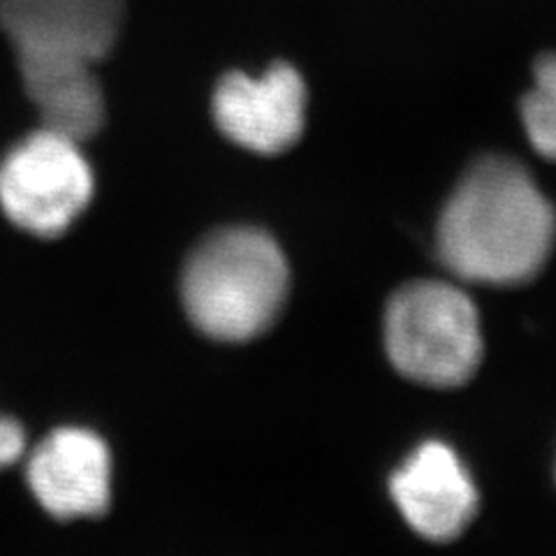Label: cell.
<instances>
[{
	"mask_svg": "<svg viewBox=\"0 0 556 556\" xmlns=\"http://www.w3.org/2000/svg\"><path fill=\"white\" fill-rule=\"evenodd\" d=\"M556 212L531 174L503 155L478 161L447 200L437 247L462 281L519 286L545 267Z\"/></svg>",
	"mask_w": 556,
	"mask_h": 556,
	"instance_id": "6da1fadb",
	"label": "cell"
},
{
	"mask_svg": "<svg viewBox=\"0 0 556 556\" xmlns=\"http://www.w3.org/2000/svg\"><path fill=\"white\" fill-rule=\"evenodd\" d=\"M278 243L255 228H230L202 241L181 278V300L202 334L241 343L265 334L288 298Z\"/></svg>",
	"mask_w": 556,
	"mask_h": 556,
	"instance_id": "7a4b0ae2",
	"label": "cell"
},
{
	"mask_svg": "<svg viewBox=\"0 0 556 556\" xmlns=\"http://www.w3.org/2000/svg\"><path fill=\"white\" fill-rule=\"evenodd\" d=\"M386 343L399 374L431 388H459L482 359L478 308L452 283H410L388 306Z\"/></svg>",
	"mask_w": 556,
	"mask_h": 556,
	"instance_id": "3957f363",
	"label": "cell"
},
{
	"mask_svg": "<svg viewBox=\"0 0 556 556\" xmlns=\"http://www.w3.org/2000/svg\"><path fill=\"white\" fill-rule=\"evenodd\" d=\"M96 193L81 142L40 128L0 163V208L16 228L56 239L73 228Z\"/></svg>",
	"mask_w": 556,
	"mask_h": 556,
	"instance_id": "277c9868",
	"label": "cell"
},
{
	"mask_svg": "<svg viewBox=\"0 0 556 556\" xmlns=\"http://www.w3.org/2000/svg\"><path fill=\"white\" fill-rule=\"evenodd\" d=\"M306 84L288 63H274L260 77L225 75L214 91L218 130L260 155L283 153L300 142L306 124Z\"/></svg>",
	"mask_w": 556,
	"mask_h": 556,
	"instance_id": "5b68a950",
	"label": "cell"
},
{
	"mask_svg": "<svg viewBox=\"0 0 556 556\" xmlns=\"http://www.w3.org/2000/svg\"><path fill=\"white\" fill-rule=\"evenodd\" d=\"M26 482L51 517H100L112 501L110 445L93 429L59 427L33 447Z\"/></svg>",
	"mask_w": 556,
	"mask_h": 556,
	"instance_id": "8992f818",
	"label": "cell"
},
{
	"mask_svg": "<svg viewBox=\"0 0 556 556\" xmlns=\"http://www.w3.org/2000/svg\"><path fill=\"white\" fill-rule=\"evenodd\" d=\"M126 0H0V30L14 47L77 54L93 63L114 49Z\"/></svg>",
	"mask_w": 556,
	"mask_h": 556,
	"instance_id": "52a82bcc",
	"label": "cell"
},
{
	"mask_svg": "<svg viewBox=\"0 0 556 556\" xmlns=\"http://www.w3.org/2000/svg\"><path fill=\"white\" fill-rule=\"evenodd\" d=\"M392 496L408 525L429 541H455L478 513V490L445 443H425L392 478Z\"/></svg>",
	"mask_w": 556,
	"mask_h": 556,
	"instance_id": "ba28073f",
	"label": "cell"
},
{
	"mask_svg": "<svg viewBox=\"0 0 556 556\" xmlns=\"http://www.w3.org/2000/svg\"><path fill=\"white\" fill-rule=\"evenodd\" d=\"M28 100L42 126L75 142L91 139L104 124V96L96 63L49 49L14 51Z\"/></svg>",
	"mask_w": 556,
	"mask_h": 556,
	"instance_id": "9c48e42d",
	"label": "cell"
},
{
	"mask_svg": "<svg viewBox=\"0 0 556 556\" xmlns=\"http://www.w3.org/2000/svg\"><path fill=\"white\" fill-rule=\"evenodd\" d=\"M521 124L531 147L556 163V54L535 63L533 84L521 100Z\"/></svg>",
	"mask_w": 556,
	"mask_h": 556,
	"instance_id": "30bf717a",
	"label": "cell"
},
{
	"mask_svg": "<svg viewBox=\"0 0 556 556\" xmlns=\"http://www.w3.org/2000/svg\"><path fill=\"white\" fill-rule=\"evenodd\" d=\"M28 439L22 422L12 417H0V468L12 466L26 455Z\"/></svg>",
	"mask_w": 556,
	"mask_h": 556,
	"instance_id": "8fae6325",
	"label": "cell"
}]
</instances>
